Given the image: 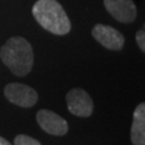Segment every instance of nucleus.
<instances>
[{
	"label": "nucleus",
	"mask_w": 145,
	"mask_h": 145,
	"mask_svg": "<svg viewBox=\"0 0 145 145\" xmlns=\"http://www.w3.org/2000/svg\"><path fill=\"white\" fill-rule=\"evenodd\" d=\"M93 39L102 46L111 51H120L125 44L124 36L117 29L109 25L97 24L91 30Z\"/></svg>",
	"instance_id": "obj_6"
},
{
	"label": "nucleus",
	"mask_w": 145,
	"mask_h": 145,
	"mask_svg": "<svg viewBox=\"0 0 145 145\" xmlns=\"http://www.w3.org/2000/svg\"><path fill=\"white\" fill-rule=\"evenodd\" d=\"M131 143L133 145L145 144V103L141 102L133 112L131 126Z\"/></svg>",
	"instance_id": "obj_8"
},
{
	"label": "nucleus",
	"mask_w": 145,
	"mask_h": 145,
	"mask_svg": "<svg viewBox=\"0 0 145 145\" xmlns=\"http://www.w3.org/2000/svg\"><path fill=\"white\" fill-rule=\"evenodd\" d=\"M68 110L78 117H89L93 114V102L87 91L81 88H73L66 96Z\"/></svg>",
	"instance_id": "obj_4"
},
{
	"label": "nucleus",
	"mask_w": 145,
	"mask_h": 145,
	"mask_svg": "<svg viewBox=\"0 0 145 145\" xmlns=\"http://www.w3.org/2000/svg\"><path fill=\"white\" fill-rule=\"evenodd\" d=\"M135 41L138 43V46L140 47L142 52H145V31L144 29H140L135 35Z\"/></svg>",
	"instance_id": "obj_10"
},
{
	"label": "nucleus",
	"mask_w": 145,
	"mask_h": 145,
	"mask_svg": "<svg viewBox=\"0 0 145 145\" xmlns=\"http://www.w3.org/2000/svg\"><path fill=\"white\" fill-rule=\"evenodd\" d=\"M5 98L21 108H31L38 101V93L32 87L22 83H10L5 87Z\"/></svg>",
	"instance_id": "obj_3"
},
{
	"label": "nucleus",
	"mask_w": 145,
	"mask_h": 145,
	"mask_svg": "<svg viewBox=\"0 0 145 145\" xmlns=\"http://www.w3.org/2000/svg\"><path fill=\"white\" fill-rule=\"evenodd\" d=\"M104 8L113 18L129 24L137 17V7L132 0H103Z\"/></svg>",
	"instance_id": "obj_7"
},
{
	"label": "nucleus",
	"mask_w": 145,
	"mask_h": 145,
	"mask_svg": "<svg viewBox=\"0 0 145 145\" xmlns=\"http://www.w3.org/2000/svg\"><path fill=\"white\" fill-rule=\"evenodd\" d=\"M32 15L45 30L65 36L71 30V22L57 0H38L32 7Z\"/></svg>",
	"instance_id": "obj_2"
},
{
	"label": "nucleus",
	"mask_w": 145,
	"mask_h": 145,
	"mask_svg": "<svg viewBox=\"0 0 145 145\" xmlns=\"http://www.w3.org/2000/svg\"><path fill=\"white\" fill-rule=\"evenodd\" d=\"M14 144L15 145H40L41 143L38 140L31 138L27 135H18L14 139Z\"/></svg>",
	"instance_id": "obj_9"
},
{
	"label": "nucleus",
	"mask_w": 145,
	"mask_h": 145,
	"mask_svg": "<svg viewBox=\"0 0 145 145\" xmlns=\"http://www.w3.org/2000/svg\"><path fill=\"white\" fill-rule=\"evenodd\" d=\"M0 57L14 75L26 76L33 66L32 46L25 38L12 37L0 48Z\"/></svg>",
	"instance_id": "obj_1"
},
{
	"label": "nucleus",
	"mask_w": 145,
	"mask_h": 145,
	"mask_svg": "<svg viewBox=\"0 0 145 145\" xmlns=\"http://www.w3.org/2000/svg\"><path fill=\"white\" fill-rule=\"evenodd\" d=\"M11 143L9 141L5 139V138H2V137H0V145H10Z\"/></svg>",
	"instance_id": "obj_11"
},
{
	"label": "nucleus",
	"mask_w": 145,
	"mask_h": 145,
	"mask_svg": "<svg viewBox=\"0 0 145 145\" xmlns=\"http://www.w3.org/2000/svg\"><path fill=\"white\" fill-rule=\"evenodd\" d=\"M37 123L46 133L52 135L62 137L67 135L69 125L67 120L63 119L60 115L46 109L40 110L36 115Z\"/></svg>",
	"instance_id": "obj_5"
}]
</instances>
